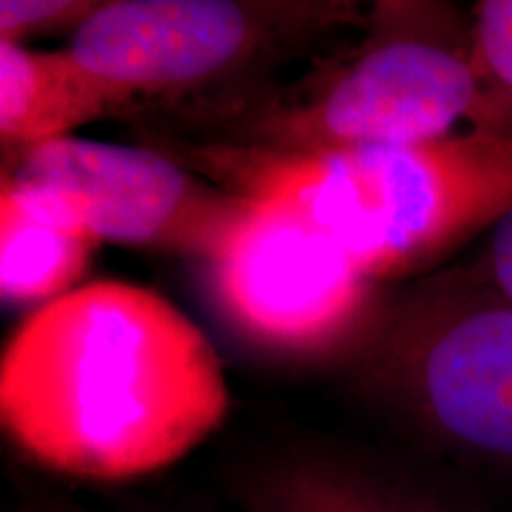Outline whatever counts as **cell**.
Here are the masks:
<instances>
[{"instance_id":"obj_1","label":"cell","mask_w":512,"mask_h":512,"mask_svg":"<svg viewBox=\"0 0 512 512\" xmlns=\"http://www.w3.org/2000/svg\"><path fill=\"white\" fill-rule=\"evenodd\" d=\"M228 413L207 335L162 294L95 280L38 306L0 358V418L62 475L117 482L181 460Z\"/></svg>"},{"instance_id":"obj_2","label":"cell","mask_w":512,"mask_h":512,"mask_svg":"<svg viewBox=\"0 0 512 512\" xmlns=\"http://www.w3.org/2000/svg\"><path fill=\"white\" fill-rule=\"evenodd\" d=\"M159 147L221 188L299 214L375 283L427 271L512 209V138L475 128L323 155L209 140Z\"/></svg>"},{"instance_id":"obj_3","label":"cell","mask_w":512,"mask_h":512,"mask_svg":"<svg viewBox=\"0 0 512 512\" xmlns=\"http://www.w3.org/2000/svg\"><path fill=\"white\" fill-rule=\"evenodd\" d=\"M472 15L446 3H375L347 50L221 119L223 138L271 155H323L484 131Z\"/></svg>"},{"instance_id":"obj_4","label":"cell","mask_w":512,"mask_h":512,"mask_svg":"<svg viewBox=\"0 0 512 512\" xmlns=\"http://www.w3.org/2000/svg\"><path fill=\"white\" fill-rule=\"evenodd\" d=\"M363 354L415 432L512 472V302L475 268L422 278L387 302Z\"/></svg>"},{"instance_id":"obj_5","label":"cell","mask_w":512,"mask_h":512,"mask_svg":"<svg viewBox=\"0 0 512 512\" xmlns=\"http://www.w3.org/2000/svg\"><path fill=\"white\" fill-rule=\"evenodd\" d=\"M354 19V3L102 0L67 48L128 114L219 98L223 86Z\"/></svg>"},{"instance_id":"obj_6","label":"cell","mask_w":512,"mask_h":512,"mask_svg":"<svg viewBox=\"0 0 512 512\" xmlns=\"http://www.w3.org/2000/svg\"><path fill=\"white\" fill-rule=\"evenodd\" d=\"M202 266L204 290L226 328L283 361L323 363L366 351L387 309L380 283L335 240L271 202L254 200L238 235Z\"/></svg>"},{"instance_id":"obj_7","label":"cell","mask_w":512,"mask_h":512,"mask_svg":"<svg viewBox=\"0 0 512 512\" xmlns=\"http://www.w3.org/2000/svg\"><path fill=\"white\" fill-rule=\"evenodd\" d=\"M3 178L53 197L98 242L207 261L245 226L254 200L202 181L162 147L62 138L5 159Z\"/></svg>"},{"instance_id":"obj_8","label":"cell","mask_w":512,"mask_h":512,"mask_svg":"<svg viewBox=\"0 0 512 512\" xmlns=\"http://www.w3.org/2000/svg\"><path fill=\"white\" fill-rule=\"evenodd\" d=\"M119 114L117 98L69 48L34 50L0 41V143L5 159Z\"/></svg>"},{"instance_id":"obj_9","label":"cell","mask_w":512,"mask_h":512,"mask_svg":"<svg viewBox=\"0 0 512 512\" xmlns=\"http://www.w3.org/2000/svg\"><path fill=\"white\" fill-rule=\"evenodd\" d=\"M98 245L72 211L46 192L3 178L0 294L5 304L46 306L76 290Z\"/></svg>"},{"instance_id":"obj_10","label":"cell","mask_w":512,"mask_h":512,"mask_svg":"<svg viewBox=\"0 0 512 512\" xmlns=\"http://www.w3.org/2000/svg\"><path fill=\"white\" fill-rule=\"evenodd\" d=\"M247 512H467L406 479L332 456H294L249 486Z\"/></svg>"},{"instance_id":"obj_11","label":"cell","mask_w":512,"mask_h":512,"mask_svg":"<svg viewBox=\"0 0 512 512\" xmlns=\"http://www.w3.org/2000/svg\"><path fill=\"white\" fill-rule=\"evenodd\" d=\"M470 15L486 93L484 131L512 138V0H482Z\"/></svg>"},{"instance_id":"obj_12","label":"cell","mask_w":512,"mask_h":512,"mask_svg":"<svg viewBox=\"0 0 512 512\" xmlns=\"http://www.w3.org/2000/svg\"><path fill=\"white\" fill-rule=\"evenodd\" d=\"M100 5L102 0H3L0 41L24 43L36 36H74Z\"/></svg>"},{"instance_id":"obj_13","label":"cell","mask_w":512,"mask_h":512,"mask_svg":"<svg viewBox=\"0 0 512 512\" xmlns=\"http://www.w3.org/2000/svg\"><path fill=\"white\" fill-rule=\"evenodd\" d=\"M470 266L512 302V209L489 230L484 252Z\"/></svg>"},{"instance_id":"obj_14","label":"cell","mask_w":512,"mask_h":512,"mask_svg":"<svg viewBox=\"0 0 512 512\" xmlns=\"http://www.w3.org/2000/svg\"><path fill=\"white\" fill-rule=\"evenodd\" d=\"M29 512H91V510H83L79 505H72V503H46V505H38V508Z\"/></svg>"}]
</instances>
